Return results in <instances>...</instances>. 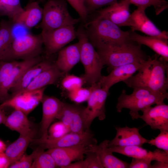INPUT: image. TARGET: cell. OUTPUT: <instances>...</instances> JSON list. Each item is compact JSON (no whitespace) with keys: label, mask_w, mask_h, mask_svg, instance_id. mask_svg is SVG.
Returning a JSON list of instances; mask_svg holds the SVG:
<instances>
[{"label":"cell","mask_w":168,"mask_h":168,"mask_svg":"<svg viewBox=\"0 0 168 168\" xmlns=\"http://www.w3.org/2000/svg\"><path fill=\"white\" fill-rule=\"evenodd\" d=\"M6 117H7L2 109L0 108V124H4Z\"/></svg>","instance_id":"7dc6e473"},{"label":"cell","mask_w":168,"mask_h":168,"mask_svg":"<svg viewBox=\"0 0 168 168\" xmlns=\"http://www.w3.org/2000/svg\"><path fill=\"white\" fill-rule=\"evenodd\" d=\"M130 3L137 7H143L146 9L153 6L156 15H158L168 7V2L165 0H128Z\"/></svg>","instance_id":"1f68e13d"},{"label":"cell","mask_w":168,"mask_h":168,"mask_svg":"<svg viewBox=\"0 0 168 168\" xmlns=\"http://www.w3.org/2000/svg\"><path fill=\"white\" fill-rule=\"evenodd\" d=\"M160 132L155 138L149 140L148 143L168 152V131L161 130Z\"/></svg>","instance_id":"74e56055"},{"label":"cell","mask_w":168,"mask_h":168,"mask_svg":"<svg viewBox=\"0 0 168 168\" xmlns=\"http://www.w3.org/2000/svg\"><path fill=\"white\" fill-rule=\"evenodd\" d=\"M109 91L101 87L98 83L87 100V105L84 110V117L87 128L90 129L92 121L96 118L100 120L105 118V103Z\"/></svg>","instance_id":"30bf717a"},{"label":"cell","mask_w":168,"mask_h":168,"mask_svg":"<svg viewBox=\"0 0 168 168\" xmlns=\"http://www.w3.org/2000/svg\"><path fill=\"white\" fill-rule=\"evenodd\" d=\"M117 0H84L85 7L88 14L103 6L110 5Z\"/></svg>","instance_id":"ab89813d"},{"label":"cell","mask_w":168,"mask_h":168,"mask_svg":"<svg viewBox=\"0 0 168 168\" xmlns=\"http://www.w3.org/2000/svg\"><path fill=\"white\" fill-rule=\"evenodd\" d=\"M80 46L77 42L60 49L54 64L65 73L72 68L80 61Z\"/></svg>","instance_id":"603a6c76"},{"label":"cell","mask_w":168,"mask_h":168,"mask_svg":"<svg viewBox=\"0 0 168 168\" xmlns=\"http://www.w3.org/2000/svg\"><path fill=\"white\" fill-rule=\"evenodd\" d=\"M51 155L43 150L37 155L32 163L31 168H54L57 167Z\"/></svg>","instance_id":"d6a6232c"},{"label":"cell","mask_w":168,"mask_h":168,"mask_svg":"<svg viewBox=\"0 0 168 168\" xmlns=\"http://www.w3.org/2000/svg\"><path fill=\"white\" fill-rule=\"evenodd\" d=\"M31 1H39V2H43L45 0H31Z\"/></svg>","instance_id":"681fc988"},{"label":"cell","mask_w":168,"mask_h":168,"mask_svg":"<svg viewBox=\"0 0 168 168\" xmlns=\"http://www.w3.org/2000/svg\"><path fill=\"white\" fill-rule=\"evenodd\" d=\"M88 146L79 145L54 147L48 149L46 151L52 156L57 167L65 168L73 161L83 159L88 151Z\"/></svg>","instance_id":"4fadbf2b"},{"label":"cell","mask_w":168,"mask_h":168,"mask_svg":"<svg viewBox=\"0 0 168 168\" xmlns=\"http://www.w3.org/2000/svg\"><path fill=\"white\" fill-rule=\"evenodd\" d=\"M65 168H87L86 162L85 159L79 160L76 162L71 163Z\"/></svg>","instance_id":"f6af8a7d"},{"label":"cell","mask_w":168,"mask_h":168,"mask_svg":"<svg viewBox=\"0 0 168 168\" xmlns=\"http://www.w3.org/2000/svg\"><path fill=\"white\" fill-rule=\"evenodd\" d=\"M168 98V93L161 94L154 92L151 95L139 98L126 105L124 108L129 110V114L133 119H137L139 115L138 112L154 104H164V100Z\"/></svg>","instance_id":"484cf974"},{"label":"cell","mask_w":168,"mask_h":168,"mask_svg":"<svg viewBox=\"0 0 168 168\" xmlns=\"http://www.w3.org/2000/svg\"><path fill=\"white\" fill-rule=\"evenodd\" d=\"M41 61L40 58L36 57L18 61L0 88V102L2 103L10 98L9 92L24 72Z\"/></svg>","instance_id":"ac0fdd59"},{"label":"cell","mask_w":168,"mask_h":168,"mask_svg":"<svg viewBox=\"0 0 168 168\" xmlns=\"http://www.w3.org/2000/svg\"><path fill=\"white\" fill-rule=\"evenodd\" d=\"M116 130L114 138L108 143V147L112 146H137L142 147L148 143L149 140L142 137L139 133V129L136 128L115 127Z\"/></svg>","instance_id":"ffe728a7"},{"label":"cell","mask_w":168,"mask_h":168,"mask_svg":"<svg viewBox=\"0 0 168 168\" xmlns=\"http://www.w3.org/2000/svg\"><path fill=\"white\" fill-rule=\"evenodd\" d=\"M70 132H71L68 128L60 121L50 125L48 131V137L45 139L54 140L58 139Z\"/></svg>","instance_id":"8d00e7d4"},{"label":"cell","mask_w":168,"mask_h":168,"mask_svg":"<svg viewBox=\"0 0 168 168\" xmlns=\"http://www.w3.org/2000/svg\"><path fill=\"white\" fill-rule=\"evenodd\" d=\"M84 83L85 82L83 77L67 75L63 78L61 85L64 89L70 92L82 87Z\"/></svg>","instance_id":"d590c367"},{"label":"cell","mask_w":168,"mask_h":168,"mask_svg":"<svg viewBox=\"0 0 168 168\" xmlns=\"http://www.w3.org/2000/svg\"><path fill=\"white\" fill-rule=\"evenodd\" d=\"M85 107L64 103L56 117L69 129L71 132L82 133L90 130L86 125L84 117Z\"/></svg>","instance_id":"7c38bea8"},{"label":"cell","mask_w":168,"mask_h":168,"mask_svg":"<svg viewBox=\"0 0 168 168\" xmlns=\"http://www.w3.org/2000/svg\"><path fill=\"white\" fill-rule=\"evenodd\" d=\"M18 62L17 61H0V88Z\"/></svg>","instance_id":"f35d334b"},{"label":"cell","mask_w":168,"mask_h":168,"mask_svg":"<svg viewBox=\"0 0 168 168\" xmlns=\"http://www.w3.org/2000/svg\"><path fill=\"white\" fill-rule=\"evenodd\" d=\"M4 124L11 130L18 132L21 135H27L35 131L26 115L18 110H14L7 117Z\"/></svg>","instance_id":"83f0119b"},{"label":"cell","mask_w":168,"mask_h":168,"mask_svg":"<svg viewBox=\"0 0 168 168\" xmlns=\"http://www.w3.org/2000/svg\"><path fill=\"white\" fill-rule=\"evenodd\" d=\"M167 62L161 57L159 59L156 56L153 59L149 57L137 74L123 82L133 88L143 87L158 93L167 94Z\"/></svg>","instance_id":"6da1fadb"},{"label":"cell","mask_w":168,"mask_h":168,"mask_svg":"<svg viewBox=\"0 0 168 168\" xmlns=\"http://www.w3.org/2000/svg\"><path fill=\"white\" fill-rule=\"evenodd\" d=\"M52 64L48 61H41L27 68L10 90L11 96L25 90L39 73Z\"/></svg>","instance_id":"cb8c5ba5"},{"label":"cell","mask_w":168,"mask_h":168,"mask_svg":"<svg viewBox=\"0 0 168 168\" xmlns=\"http://www.w3.org/2000/svg\"><path fill=\"white\" fill-rule=\"evenodd\" d=\"M35 134L34 131L27 135H20L18 139L6 147L5 153L10 160V165L25 153L29 144L34 139Z\"/></svg>","instance_id":"f1b7e54d"},{"label":"cell","mask_w":168,"mask_h":168,"mask_svg":"<svg viewBox=\"0 0 168 168\" xmlns=\"http://www.w3.org/2000/svg\"><path fill=\"white\" fill-rule=\"evenodd\" d=\"M42 16L43 9L40 6L38 2L32 1L27 5L13 21L16 24L30 29L41 20Z\"/></svg>","instance_id":"d4e9b609"},{"label":"cell","mask_w":168,"mask_h":168,"mask_svg":"<svg viewBox=\"0 0 168 168\" xmlns=\"http://www.w3.org/2000/svg\"><path fill=\"white\" fill-rule=\"evenodd\" d=\"M140 118L154 130L168 131V105L165 103L148 106L142 111Z\"/></svg>","instance_id":"9a60e30c"},{"label":"cell","mask_w":168,"mask_h":168,"mask_svg":"<svg viewBox=\"0 0 168 168\" xmlns=\"http://www.w3.org/2000/svg\"><path fill=\"white\" fill-rule=\"evenodd\" d=\"M168 163L161 161H156L153 165H152L151 168H168Z\"/></svg>","instance_id":"bcb514c9"},{"label":"cell","mask_w":168,"mask_h":168,"mask_svg":"<svg viewBox=\"0 0 168 168\" xmlns=\"http://www.w3.org/2000/svg\"><path fill=\"white\" fill-rule=\"evenodd\" d=\"M69 13L65 0H47L43 9L40 26L42 30H49L59 28L74 26L80 21Z\"/></svg>","instance_id":"5b68a950"},{"label":"cell","mask_w":168,"mask_h":168,"mask_svg":"<svg viewBox=\"0 0 168 168\" xmlns=\"http://www.w3.org/2000/svg\"><path fill=\"white\" fill-rule=\"evenodd\" d=\"M131 162L129 164V168H151V164L152 160L149 158H132Z\"/></svg>","instance_id":"7bdbcfd3"},{"label":"cell","mask_w":168,"mask_h":168,"mask_svg":"<svg viewBox=\"0 0 168 168\" xmlns=\"http://www.w3.org/2000/svg\"><path fill=\"white\" fill-rule=\"evenodd\" d=\"M67 0L77 12L82 21L86 23L88 14L85 6L84 0Z\"/></svg>","instance_id":"60d3db41"},{"label":"cell","mask_w":168,"mask_h":168,"mask_svg":"<svg viewBox=\"0 0 168 168\" xmlns=\"http://www.w3.org/2000/svg\"><path fill=\"white\" fill-rule=\"evenodd\" d=\"M85 155L86 157L85 159L86 162L87 168H104L96 153L88 150Z\"/></svg>","instance_id":"b9f144b4"},{"label":"cell","mask_w":168,"mask_h":168,"mask_svg":"<svg viewBox=\"0 0 168 168\" xmlns=\"http://www.w3.org/2000/svg\"><path fill=\"white\" fill-rule=\"evenodd\" d=\"M128 0H121L97 11L100 15L119 27L127 26L130 15Z\"/></svg>","instance_id":"d6986e66"},{"label":"cell","mask_w":168,"mask_h":168,"mask_svg":"<svg viewBox=\"0 0 168 168\" xmlns=\"http://www.w3.org/2000/svg\"><path fill=\"white\" fill-rule=\"evenodd\" d=\"M143 63H135L120 66L114 68L107 76H102L98 82L102 88L109 91L114 85L124 81L132 76L144 65Z\"/></svg>","instance_id":"2e32d148"},{"label":"cell","mask_w":168,"mask_h":168,"mask_svg":"<svg viewBox=\"0 0 168 168\" xmlns=\"http://www.w3.org/2000/svg\"><path fill=\"white\" fill-rule=\"evenodd\" d=\"M13 39L12 26L2 22L0 25V61L4 60Z\"/></svg>","instance_id":"f546056e"},{"label":"cell","mask_w":168,"mask_h":168,"mask_svg":"<svg viewBox=\"0 0 168 168\" xmlns=\"http://www.w3.org/2000/svg\"><path fill=\"white\" fill-rule=\"evenodd\" d=\"M84 29L88 40L95 48L129 40L130 32L122 30L119 26L100 15L86 23Z\"/></svg>","instance_id":"3957f363"},{"label":"cell","mask_w":168,"mask_h":168,"mask_svg":"<svg viewBox=\"0 0 168 168\" xmlns=\"http://www.w3.org/2000/svg\"><path fill=\"white\" fill-rule=\"evenodd\" d=\"M96 83L89 88L81 87L69 92L68 95V98L72 101L78 103L87 101L95 87Z\"/></svg>","instance_id":"836d02e7"},{"label":"cell","mask_w":168,"mask_h":168,"mask_svg":"<svg viewBox=\"0 0 168 168\" xmlns=\"http://www.w3.org/2000/svg\"><path fill=\"white\" fill-rule=\"evenodd\" d=\"M45 88L20 92L2 103L0 108L11 107L27 115L41 102Z\"/></svg>","instance_id":"9c48e42d"},{"label":"cell","mask_w":168,"mask_h":168,"mask_svg":"<svg viewBox=\"0 0 168 168\" xmlns=\"http://www.w3.org/2000/svg\"><path fill=\"white\" fill-rule=\"evenodd\" d=\"M31 143L45 149L79 145L88 146L91 144H96L97 141L94 134L89 130L82 133L70 132L60 138L54 140L34 138Z\"/></svg>","instance_id":"52a82bcc"},{"label":"cell","mask_w":168,"mask_h":168,"mask_svg":"<svg viewBox=\"0 0 168 168\" xmlns=\"http://www.w3.org/2000/svg\"><path fill=\"white\" fill-rule=\"evenodd\" d=\"M10 164V160L5 153H0V168L9 167Z\"/></svg>","instance_id":"ee69618b"},{"label":"cell","mask_w":168,"mask_h":168,"mask_svg":"<svg viewBox=\"0 0 168 168\" xmlns=\"http://www.w3.org/2000/svg\"><path fill=\"white\" fill-rule=\"evenodd\" d=\"M76 34L80 46V60L84 68L83 77L85 83L91 86L100 79L104 65L95 48L88 40L84 28L79 27Z\"/></svg>","instance_id":"277c9868"},{"label":"cell","mask_w":168,"mask_h":168,"mask_svg":"<svg viewBox=\"0 0 168 168\" xmlns=\"http://www.w3.org/2000/svg\"><path fill=\"white\" fill-rule=\"evenodd\" d=\"M6 147V145L4 142L0 139V153L4 152Z\"/></svg>","instance_id":"c3c4849f"},{"label":"cell","mask_w":168,"mask_h":168,"mask_svg":"<svg viewBox=\"0 0 168 168\" xmlns=\"http://www.w3.org/2000/svg\"><path fill=\"white\" fill-rule=\"evenodd\" d=\"M110 141L106 139L99 144H91L88 146L89 151L94 152L98 156L101 163L105 168H128L129 164L116 157L109 149Z\"/></svg>","instance_id":"44dd1931"},{"label":"cell","mask_w":168,"mask_h":168,"mask_svg":"<svg viewBox=\"0 0 168 168\" xmlns=\"http://www.w3.org/2000/svg\"><path fill=\"white\" fill-rule=\"evenodd\" d=\"M41 102L42 105V117L40 123V138L46 139L48 131L51 123L61 111L64 103L56 97L43 96Z\"/></svg>","instance_id":"5bb4252c"},{"label":"cell","mask_w":168,"mask_h":168,"mask_svg":"<svg viewBox=\"0 0 168 168\" xmlns=\"http://www.w3.org/2000/svg\"><path fill=\"white\" fill-rule=\"evenodd\" d=\"M128 40L139 44L148 46L168 62V40L155 36L142 35L134 31L130 32Z\"/></svg>","instance_id":"7402d4cb"},{"label":"cell","mask_w":168,"mask_h":168,"mask_svg":"<svg viewBox=\"0 0 168 168\" xmlns=\"http://www.w3.org/2000/svg\"><path fill=\"white\" fill-rule=\"evenodd\" d=\"M64 73L60 71L54 64L39 73L23 91H32L45 87L54 84Z\"/></svg>","instance_id":"4316f807"},{"label":"cell","mask_w":168,"mask_h":168,"mask_svg":"<svg viewBox=\"0 0 168 168\" xmlns=\"http://www.w3.org/2000/svg\"><path fill=\"white\" fill-rule=\"evenodd\" d=\"M74 26L42 31L40 35L47 54H51L59 51L76 38V31Z\"/></svg>","instance_id":"ba28073f"},{"label":"cell","mask_w":168,"mask_h":168,"mask_svg":"<svg viewBox=\"0 0 168 168\" xmlns=\"http://www.w3.org/2000/svg\"><path fill=\"white\" fill-rule=\"evenodd\" d=\"M20 0H0V12L13 21L23 11Z\"/></svg>","instance_id":"4dcf8cb0"},{"label":"cell","mask_w":168,"mask_h":168,"mask_svg":"<svg viewBox=\"0 0 168 168\" xmlns=\"http://www.w3.org/2000/svg\"><path fill=\"white\" fill-rule=\"evenodd\" d=\"M130 40L105 44L96 49L103 63L111 71L117 67L135 63H143L147 57L141 45Z\"/></svg>","instance_id":"7a4b0ae2"},{"label":"cell","mask_w":168,"mask_h":168,"mask_svg":"<svg viewBox=\"0 0 168 168\" xmlns=\"http://www.w3.org/2000/svg\"><path fill=\"white\" fill-rule=\"evenodd\" d=\"M143 7H137L128 19L127 26L131 28V31H139L148 36L157 37L168 40V34L165 31H161L146 16Z\"/></svg>","instance_id":"8fae6325"},{"label":"cell","mask_w":168,"mask_h":168,"mask_svg":"<svg viewBox=\"0 0 168 168\" xmlns=\"http://www.w3.org/2000/svg\"><path fill=\"white\" fill-rule=\"evenodd\" d=\"M109 149L112 152L119 153L129 157L149 158L152 161L168 163V152L161 149H156L152 152L148 151L141 147L135 145L112 146L109 147Z\"/></svg>","instance_id":"e0dca14e"},{"label":"cell","mask_w":168,"mask_h":168,"mask_svg":"<svg viewBox=\"0 0 168 168\" xmlns=\"http://www.w3.org/2000/svg\"><path fill=\"white\" fill-rule=\"evenodd\" d=\"M44 149L38 146L30 155L24 154L17 161L11 164L9 167L10 168H30L34 160L37 155Z\"/></svg>","instance_id":"e575fe53"},{"label":"cell","mask_w":168,"mask_h":168,"mask_svg":"<svg viewBox=\"0 0 168 168\" xmlns=\"http://www.w3.org/2000/svg\"><path fill=\"white\" fill-rule=\"evenodd\" d=\"M43 44L40 35L27 34L14 38L3 61L36 57Z\"/></svg>","instance_id":"8992f818"}]
</instances>
